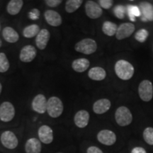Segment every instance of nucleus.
Here are the masks:
<instances>
[{
	"label": "nucleus",
	"instance_id": "27",
	"mask_svg": "<svg viewBox=\"0 0 153 153\" xmlns=\"http://www.w3.org/2000/svg\"><path fill=\"white\" fill-rule=\"evenodd\" d=\"M127 11L128 16L132 22H135V17L140 16V10L138 7L134 5H128L127 7Z\"/></svg>",
	"mask_w": 153,
	"mask_h": 153
},
{
	"label": "nucleus",
	"instance_id": "39",
	"mask_svg": "<svg viewBox=\"0 0 153 153\" xmlns=\"http://www.w3.org/2000/svg\"><path fill=\"white\" fill-rule=\"evenodd\" d=\"M57 153H62V152H57Z\"/></svg>",
	"mask_w": 153,
	"mask_h": 153
},
{
	"label": "nucleus",
	"instance_id": "12",
	"mask_svg": "<svg viewBox=\"0 0 153 153\" xmlns=\"http://www.w3.org/2000/svg\"><path fill=\"white\" fill-rule=\"evenodd\" d=\"M37 54L36 49L33 45H28L21 50L19 58L24 62H30L33 61Z\"/></svg>",
	"mask_w": 153,
	"mask_h": 153
},
{
	"label": "nucleus",
	"instance_id": "34",
	"mask_svg": "<svg viewBox=\"0 0 153 153\" xmlns=\"http://www.w3.org/2000/svg\"><path fill=\"white\" fill-rule=\"evenodd\" d=\"M45 4L50 7H56L62 3L61 0H46Z\"/></svg>",
	"mask_w": 153,
	"mask_h": 153
},
{
	"label": "nucleus",
	"instance_id": "29",
	"mask_svg": "<svg viewBox=\"0 0 153 153\" xmlns=\"http://www.w3.org/2000/svg\"><path fill=\"white\" fill-rule=\"evenodd\" d=\"M143 138L150 145H153V128L148 127L143 131Z\"/></svg>",
	"mask_w": 153,
	"mask_h": 153
},
{
	"label": "nucleus",
	"instance_id": "20",
	"mask_svg": "<svg viewBox=\"0 0 153 153\" xmlns=\"http://www.w3.org/2000/svg\"><path fill=\"white\" fill-rule=\"evenodd\" d=\"M88 76L91 79L95 81H102L106 76V72L101 67H94L90 69L88 72Z\"/></svg>",
	"mask_w": 153,
	"mask_h": 153
},
{
	"label": "nucleus",
	"instance_id": "22",
	"mask_svg": "<svg viewBox=\"0 0 153 153\" xmlns=\"http://www.w3.org/2000/svg\"><path fill=\"white\" fill-rule=\"evenodd\" d=\"M3 38L8 43H14L19 41V33L11 27H5L2 31Z\"/></svg>",
	"mask_w": 153,
	"mask_h": 153
},
{
	"label": "nucleus",
	"instance_id": "4",
	"mask_svg": "<svg viewBox=\"0 0 153 153\" xmlns=\"http://www.w3.org/2000/svg\"><path fill=\"white\" fill-rule=\"evenodd\" d=\"M115 119L120 126L124 127L130 125L133 120V116L128 108L126 106H120L115 113Z\"/></svg>",
	"mask_w": 153,
	"mask_h": 153
},
{
	"label": "nucleus",
	"instance_id": "32",
	"mask_svg": "<svg viewBox=\"0 0 153 153\" xmlns=\"http://www.w3.org/2000/svg\"><path fill=\"white\" fill-rule=\"evenodd\" d=\"M99 4L100 5L101 8L109 9L110 8H111L113 4H114V1L112 0H99Z\"/></svg>",
	"mask_w": 153,
	"mask_h": 153
},
{
	"label": "nucleus",
	"instance_id": "18",
	"mask_svg": "<svg viewBox=\"0 0 153 153\" xmlns=\"http://www.w3.org/2000/svg\"><path fill=\"white\" fill-rule=\"evenodd\" d=\"M41 141L35 137L28 139L25 144L26 153H41Z\"/></svg>",
	"mask_w": 153,
	"mask_h": 153
},
{
	"label": "nucleus",
	"instance_id": "37",
	"mask_svg": "<svg viewBox=\"0 0 153 153\" xmlns=\"http://www.w3.org/2000/svg\"><path fill=\"white\" fill-rule=\"evenodd\" d=\"M1 90H2V86H1V84L0 83V94H1Z\"/></svg>",
	"mask_w": 153,
	"mask_h": 153
},
{
	"label": "nucleus",
	"instance_id": "15",
	"mask_svg": "<svg viewBox=\"0 0 153 153\" xmlns=\"http://www.w3.org/2000/svg\"><path fill=\"white\" fill-rule=\"evenodd\" d=\"M44 17L48 24L52 26H59L62 22L60 14L54 10H47L44 13Z\"/></svg>",
	"mask_w": 153,
	"mask_h": 153
},
{
	"label": "nucleus",
	"instance_id": "16",
	"mask_svg": "<svg viewBox=\"0 0 153 153\" xmlns=\"http://www.w3.org/2000/svg\"><path fill=\"white\" fill-rule=\"evenodd\" d=\"M51 35L48 30L42 29L36 36V44L38 49L44 50L46 48L48 43Z\"/></svg>",
	"mask_w": 153,
	"mask_h": 153
},
{
	"label": "nucleus",
	"instance_id": "26",
	"mask_svg": "<svg viewBox=\"0 0 153 153\" xmlns=\"http://www.w3.org/2000/svg\"><path fill=\"white\" fill-rule=\"evenodd\" d=\"M82 0H68L65 3V10L68 13H73L81 7Z\"/></svg>",
	"mask_w": 153,
	"mask_h": 153
},
{
	"label": "nucleus",
	"instance_id": "7",
	"mask_svg": "<svg viewBox=\"0 0 153 153\" xmlns=\"http://www.w3.org/2000/svg\"><path fill=\"white\" fill-rule=\"evenodd\" d=\"M1 144L7 149L13 150L18 146L19 141L16 135L10 131H4L0 137Z\"/></svg>",
	"mask_w": 153,
	"mask_h": 153
},
{
	"label": "nucleus",
	"instance_id": "36",
	"mask_svg": "<svg viewBox=\"0 0 153 153\" xmlns=\"http://www.w3.org/2000/svg\"><path fill=\"white\" fill-rule=\"evenodd\" d=\"M131 153H147L144 148H140V147H136L133 148L131 151Z\"/></svg>",
	"mask_w": 153,
	"mask_h": 153
},
{
	"label": "nucleus",
	"instance_id": "1",
	"mask_svg": "<svg viewBox=\"0 0 153 153\" xmlns=\"http://www.w3.org/2000/svg\"><path fill=\"white\" fill-rule=\"evenodd\" d=\"M115 72L118 77L122 80H129L133 77L135 70L128 61L120 60L116 62L114 67Z\"/></svg>",
	"mask_w": 153,
	"mask_h": 153
},
{
	"label": "nucleus",
	"instance_id": "3",
	"mask_svg": "<svg viewBox=\"0 0 153 153\" xmlns=\"http://www.w3.org/2000/svg\"><path fill=\"white\" fill-rule=\"evenodd\" d=\"M74 49L76 52L85 55H90L97 51V42L91 38H85L76 43Z\"/></svg>",
	"mask_w": 153,
	"mask_h": 153
},
{
	"label": "nucleus",
	"instance_id": "11",
	"mask_svg": "<svg viewBox=\"0 0 153 153\" xmlns=\"http://www.w3.org/2000/svg\"><path fill=\"white\" fill-rule=\"evenodd\" d=\"M38 135L39 140L44 144H51L53 141V131L48 126H41L38 129Z\"/></svg>",
	"mask_w": 153,
	"mask_h": 153
},
{
	"label": "nucleus",
	"instance_id": "8",
	"mask_svg": "<svg viewBox=\"0 0 153 153\" xmlns=\"http://www.w3.org/2000/svg\"><path fill=\"white\" fill-rule=\"evenodd\" d=\"M85 12L89 18L96 19L103 14L102 8L98 3L94 1H87L85 4Z\"/></svg>",
	"mask_w": 153,
	"mask_h": 153
},
{
	"label": "nucleus",
	"instance_id": "40",
	"mask_svg": "<svg viewBox=\"0 0 153 153\" xmlns=\"http://www.w3.org/2000/svg\"><path fill=\"white\" fill-rule=\"evenodd\" d=\"M0 29H1V26H0Z\"/></svg>",
	"mask_w": 153,
	"mask_h": 153
},
{
	"label": "nucleus",
	"instance_id": "24",
	"mask_svg": "<svg viewBox=\"0 0 153 153\" xmlns=\"http://www.w3.org/2000/svg\"><path fill=\"white\" fill-rule=\"evenodd\" d=\"M117 29V25L109 21H106L102 25V31L108 36H114L116 33Z\"/></svg>",
	"mask_w": 153,
	"mask_h": 153
},
{
	"label": "nucleus",
	"instance_id": "30",
	"mask_svg": "<svg viewBox=\"0 0 153 153\" xmlns=\"http://www.w3.org/2000/svg\"><path fill=\"white\" fill-rule=\"evenodd\" d=\"M149 36V33L147 30L140 29L135 34V39L140 43H144Z\"/></svg>",
	"mask_w": 153,
	"mask_h": 153
},
{
	"label": "nucleus",
	"instance_id": "19",
	"mask_svg": "<svg viewBox=\"0 0 153 153\" xmlns=\"http://www.w3.org/2000/svg\"><path fill=\"white\" fill-rule=\"evenodd\" d=\"M140 10L142 13V20L153 21V5L149 2H141L140 4Z\"/></svg>",
	"mask_w": 153,
	"mask_h": 153
},
{
	"label": "nucleus",
	"instance_id": "13",
	"mask_svg": "<svg viewBox=\"0 0 153 153\" xmlns=\"http://www.w3.org/2000/svg\"><path fill=\"white\" fill-rule=\"evenodd\" d=\"M47 99L43 94H38L32 101V108L38 114H43L46 111Z\"/></svg>",
	"mask_w": 153,
	"mask_h": 153
},
{
	"label": "nucleus",
	"instance_id": "6",
	"mask_svg": "<svg viewBox=\"0 0 153 153\" xmlns=\"http://www.w3.org/2000/svg\"><path fill=\"white\" fill-rule=\"evenodd\" d=\"M15 116V108L9 101H4L0 105V120L3 122L11 121Z\"/></svg>",
	"mask_w": 153,
	"mask_h": 153
},
{
	"label": "nucleus",
	"instance_id": "38",
	"mask_svg": "<svg viewBox=\"0 0 153 153\" xmlns=\"http://www.w3.org/2000/svg\"><path fill=\"white\" fill-rule=\"evenodd\" d=\"M1 45H2V42H1V40L0 39V48H1Z\"/></svg>",
	"mask_w": 153,
	"mask_h": 153
},
{
	"label": "nucleus",
	"instance_id": "25",
	"mask_svg": "<svg viewBox=\"0 0 153 153\" xmlns=\"http://www.w3.org/2000/svg\"><path fill=\"white\" fill-rule=\"evenodd\" d=\"M40 30H41L38 25L31 24L24 28L23 30V35L26 38H31L37 36Z\"/></svg>",
	"mask_w": 153,
	"mask_h": 153
},
{
	"label": "nucleus",
	"instance_id": "14",
	"mask_svg": "<svg viewBox=\"0 0 153 153\" xmlns=\"http://www.w3.org/2000/svg\"><path fill=\"white\" fill-rule=\"evenodd\" d=\"M89 114L85 110H80L76 113L74 117V122L75 125L79 128H84L87 126L89 121Z\"/></svg>",
	"mask_w": 153,
	"mask_h": 153
},
{
	"label": "nucleus",
	"instance_id": "35",
	"mask_svg": "<svg viewBox=\"0 0 153 153\" xmlns=\"http://www.w3.org/2000/svg\"><path fill=\"white\" fill-rule=\"evenodd\" d=\"M87 153H104L101 149L96 146H91L87 149Z\"/></svg>",
	"mask_w": 153,
	"mask_h": 153
},
{
	"label": "nucleus",
	"instance_id": "10",
	"mask_svg": "<svg viewBox=\"0 0 153 153\" xmlns=\"http://www.w3.org/2000/svg\"><path fill=\"white\" fill-rule=\"evenodd\" d=\"M135 26L131 23H124L118 27L116 37L118 40H123L131 36L135 31Z\"/></svg>",
	"mask_w": 153,
	"mask_h": 153
},
{
	"label": "nucleus",
	"instance_id": "5",
	"mask_svg": "<svg viewBox=\"0 0 153 153\" xmlns=\"http://www.w3.org/2000/svg\"><path fill=\"white\" fill-rule=\"evenodd\" d=\"M140 98L143 101L148 102L153 97V86L150 80H143L140 83L138 87Z\"/></svg>",
	"mask_w": 153,
	"mask_h": 153
},
{
	"label": "nucleus",
	"instance_id": "23",
	"mask_svg": "<svg viewBox=\"0 0 153 153\" xmlns=\"http://www.w3.org/2000/svg\"><path fill=\"white\" fill-rule=\"evenodd\" d=\"M24 5V1L22 0H11L8 3L7 7V12L11 15H16L20 12Z\"/></svg>",
	"mask_w": 153,
	"mask_h": 153
},
{
	"label": "nucleus",
	"instance_id": "33",
	"mask_svg": "<svg viewBox=\"0 0 153 153\" xmlns=\"http://www.w3.org/2000/svg\"><path fill=\"white\" fill-rule=\"evenodd\" d=\"M28 18L31 19V20H33V21L37 20L40 16V11L38 10V9H36V8L33 9L29 13H28Z\"/></svg>",
	"mask_w": 153,
	"mask_h": 153
},
{
	"label": "nucleus",
	"instance_id": "17",
	"mask_svg": "<svg viewBox=\"0 0 153 153\" xmlns=\"http://www.w3.org/2000/svg\"><path fill=\"white\" fill-rule=\"evenodd\" d=\"M111 103L108 99H101L93 105V111L97 114H103L110 109Z\"/></svg>",
	"mask_w": 153,
	"mask_h": 153
},
{
	"label": "nucleus",
	"instance_id": "28",
	"mask_svg": "<svg viewBox=\"0 0 153 153\" xmlns=\"http://www.w3.org/2000/svg\"><path fill=\"white\" fill-rule=\"evenodd\" d=\"M9 68V62L5 53H0V72H6Z\"/></svg>",
	"mask_w": 153,
	"mask_h": 153
},
{
	"label": "nucleus",
	"instance_id": "21",
	"mask_svg": "<svg viewBox=\"0 0 153 153\" xmlns=\"http://www.w3.org/2000/svg\"><path fill=\"white\" fill-rule=\"evenodd\" d=\"M90 62L86 58H79L74 60L72 63V68L76 72H83L89 68Z\"/></svg>",
	"mask_w": 153,
	"mask_h": 153
},
{
	"label": "nucleus",
	"instance_id": "2",
	"mask_svg": "<svg viewBox=\"0 0 153 153\" xmlns=\"http://www.w3.org/2000/svg\"><path fill=\"white\" fill-rule=\"evenodd\" d=\"M63 104L58 97H52L47 101L46 111L51 117L58 118L63 112Z\"/></svg>",
	"mask_w": 153,
	"mask_h": 153
},
{
	"label": "nucleus",
	"instance_id": "31",
	"mask_svg": "<svg viewBox=\"0 0 153 153\" xmlns=\"http://www.w3.org/2000/svg\"><path fill=\"white\" fill-rule=\"evenodd\" d=\"M114 14L118 19H123L125 17L126 8L122 5H117L114 7Z\"/></svg>",
	"mask_w": 153,
	"mask_h": 153
},
{
	"label": "nucleus",
	"instance_id": "9",
	"mask_svg": "<svg viewBox=\"0 0 153 153\" xmlns=\"http://www.w3.org/2000/svg\"><path fill=\"white\" fill-rule=\"evenodd\" d=\"M97 140L101 144L111 146L116 143V135L109 130H102L97 134Z\"/></svg>",
	"mask_w": 153,
	"mask_h": 153
}]
</instances>
